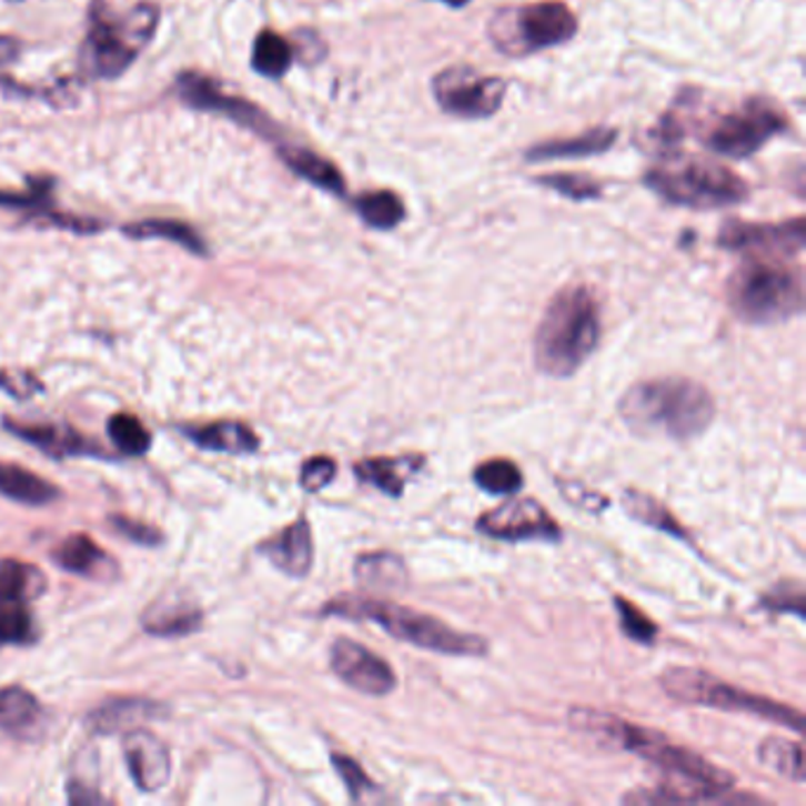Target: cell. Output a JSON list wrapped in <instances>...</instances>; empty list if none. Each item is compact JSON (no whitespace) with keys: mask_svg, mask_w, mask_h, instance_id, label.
<instances>
[{"mask_svg":"<svg viewBox=\"0 0 806 806\" xmlns=\"http://www.w3.org/2000/svg\"><path fill=\"white\" fill-rule=\"evenodd\" d=\"M54 178L39 175L29 178V190L27 192H12V190H0V209H8L14 213H24L27 218L36 220V223H43V218L58 209L54 206Z\"/></svg>","mask_w":806,"mask_h":806,"instance_id":"32","label":"cell"},{"mask_svg":"<svg viewBox=\"0 0 806 806\" xmlns=\"http://www.w3.org/2000/svg\"><path fill=\"white\" fill-rule=\"evenodd\" d=\"M353 206L362 223L374 230H395L407 218L405 201L391 190L364 192L353 199Z\"/></svg>","mask_w":806,"mask_h":806,"instance_id":"30","label":"cell"},{"mask_svg":"<svg viewBox=\"0 0 806 806\" xmlns=\"http://www.w3.org/2000/svg\"><path fill=\"white\" fill-rule=\"evenodd\" d=\"M123 234L131 240H167L194 255H209L206 240L192 225L173 218H144L138 223L123 225Z\"/></svg>","mask_w":806,"mask_h":806,"instance_id":"25","label":"cell"},{"mask_svg":"<svg viewBox=\"0 0 806 806\" xmlns=\"http://www.w3.org/2000/svg\"><path fill=\"white\" fill-rule=\"evenodd\" d=\"M617 142L615 128L596 125L590 131L580 133L571 140H548L533 144L525 152V161L537 163V161H556V159H584V157H596L608 152L611 147Z\"/></svg>","mask_w":806,"mask_h":806,"instance_id":"20","label":"cell"},{"mask_svg":"<svg viewBox=\"0 0 806 806\" xmlns=\"http://www.w3.org/2000/svg\"><path fill=\"white\" fill-rule=\"evenodd\" d=\"M6 426L14 435L29 440V443H33L36 447L52 454V456L100 454V445H95L93 440L77 435L69 429H60V426H22V424H14V421H6Z\"/></svg>","mask_w":806,"mask_h":806,"instance_id":"28","label":"cell"},{"mask_svg":"<svg viewBox=\"0 0 806 806\" xmlns=\"http://www.w3.org/2000/svg\"><path fill=\"white\" fill-rule=\"evenodd\" d=\"M617 412L638 435L691 440L707 431L717 414V402L698 381L663 376L634 383L622 395Z\"/></svg>","mask_w":806,"mask_h":806,"instance_id":"2","label":"cell"},{"mask_svg":"<svg viewBox=\"0 0 806 806\" xmlns=\"http://www.w3.org/2000/svg\"><path fill=\"white\" fill-rule=\"evenodd\" d=\"M355 575L360 582L372 584V586H402L405 584V565L402 561L389 552H376V554H364L355 563Z\"/></svg>","mask_w":806,"mask_h":806,"instance_id":"36","label":"cell"},{"mask_svg":"<svg viewBox=\"0 0 806 806\" xmlns=\"http://www.w3.org/2000/svg\"><path fill=\"white\" fill-rule=\"evenodd\" d=\"M278 154L291 173H296L299 178L310 182V185H315L336 197L345 194V190H347L345 178L334 161H329L326 157H322L313 150H305V147H296V144L280 147Z\"/></svg>","mask_w":806,"mask_h":806,"instance_id":"21","label":"cell"},{"mask_svg":"<svg viewBox=\"0 0 806 806\" xmlns=\"http://www.w3.org/2000/svg\"><path fill=\"white\" fill-rule=\"evenodd\" d=\"M659 686L672 701L686 705L717 707L726 712L753 714V717L774 722L778 726L790 728L795 733H804V714L790 705L764 698V695L743 691L733 684H726L717 676L695 669V667H669L659 676Z\"/></svg>","mask_w":806,"mask_h":806,"instance_id":"8","label":"cell"},{"mask_svg":"<svg viewBox=\"0 0 806 806\" xmlns=\"http://www.w3.org/2000/svg\"><path fill=\"white\" fill-rule=\"evenodd\" d=\"M10 3H22V0H10Z\"/></svg>","mask_w":806,"mask_h":806,"instance_id":"48","label":"cell"},{"mask_svg":"<svg viewBox=\"0 0 806 806\" xmlns=\"http://www.w3.org/2000/svg\"><path fill=\"white\" fill-rule=\"evenodd\" d=\"M43 707L36 695L22 686L0 688V731L17 738H27L41 726Z\"/></svg>","mask_w":806,"mask_h":806,"instance_id":"26","label":"cell"},{"mask_svg":"<svg viewBox=\"0 0 806 806\" xmlns=\"http://www.w3.org/2000/svg\"><path fill=\"white\" fill-rule=\"evenodd\" d=\"M475 530L485 537L502 542H558L563 535L552 513L533 497L508 500L502 506L483 513L475 523Z\"/></svg>","mask_w":806,"mask_h":806,"instance_id":"14","label":"cell"},{"mask_svg":"<svg viewBox=\"0 0 806 806\" xmlns=\"http://www.w3.org/2000/svg\"><path fill=\"white\" fill-rule=\"evenodd\" d=\"M261 552L289 577H305L310 573V567H313V556H315L313 530H310V523L305 518L291 523L289 527L282 530V533L268 540L261 546Z\"/></svg>","mask_w":806,"mask_h":806,"instance_id":"17","label":"cell"},{"mask_svg":"<svg viewBox=\"0 0 806 806\" xmlns=\"http://www.w3.org/2000/svg\"><path fill=\"white\" fill-rule=\"evenodd\" d=\"M646 188L674 206L726 209L743 204L749 197L747 182L717 161L665 154L644 175Z\"/></svg>","mask_w":806,"mask_h":806,"instance_id":"7","label":"cell"},{"mask_svg":"<svg viewBox=\"0 0 806 806\" xmlns=\"http://www.w3.org/2000/svg\"><path fill=\"white\" fill-rule=\"evenodd\" d=\"M695 107H698V98H693V90H688V93L676 98L672 102V107L663 114V119H659L657 128L653 131V138L663 147L679 144L691 131V121L695 117Z\"/></svg>","mask_w":806,"mask_h":806,"instance_id":"35","label":"cell"},{"mask_svg":"<svg viewBox=\"0 0 806 806\" xmlns=\"http://www.w3.org/2000/svg\"><path fill=\"white\" fill-rule=\"evenodd\" d=\"M601 339V308L586 284H571L548 301L535 332L537 372L565 379L592 357Z\"/></svg>","mask_w":806,"mask_h":806,"instance_id":"4","label":"cell"},{"mask_svg":"<svg viewBox=\"0 0 806 806\" xmlns=\"http://www.w3.org/2000/svg\"><path fill=\"white\" fill-rule=\"evenodd\" d=\"M580 31L575 12L558 3H530L521 8H502L492 14L487 36L492 46L508 58H527L548 48L565 46Z\"/></svg>","mask_w":806,"mask_h":806,"instance_id":"9","label":"cell"},{"mask_svg":"<svg viewBox=\"0 0 806 806\" xmlns=\"http://www.w3.org/2000/svg\"><path fill=\"white\" fill-rule=\"evenodd\" d=\"M293 60H296V52H293V43L286 41L282 33L263 29L253 41L251 50V67L259 71L265 79H282L284 73L291 69Z\"/></svg>","mask_w":806,"mask_h":806,"instance_id":"29","label":"cell"},{"mask_svg":"<svg viewBox=\"0 0 806 806\" xmlns=\"http://www.w3.org/2000/svg\"><path fill=\"white\" fill-rule=\"evenodd\" d=\"M0 389L12 397H31L43 391V383L29 372H0Z\"/></svg>","mask_w":806,"mask_h":806,"instance_id":"45","label":"cell"},{"mask_svg":"<svg viewBox=\"0 0 806 806\" xmlns=\"http://www.w3.org/2000/svg\"><path fill=\"white\" fill-rule=\"evenodd\" d=\"M22 52V43L14 36H0V67L12 64Z\"/></svg>","mask_w":806,"mask_h":806,"instance_id":"46","label":"cell"},{"mask_svg":"<svg viewBox=\"0 0 806 806\" xmlns=\"http://www.w3.org/2000/svg\"><path fill=\"white\" fill-rule=\"evenodd\" d=\"M322 613L336 615L343 619L374 622V625H379L383 632H389L393 638L433 653L481 657L490 651L487 641L481 638L478 634L460 632L433 615L400 606V603L393 601H381L370 596H339L329 601Z\"/></svg>","mask_w":806,"mask_h":806,"instance_id":"5","label":"cell"},{"mask_svg":"<svg viewBox=\"0 0 806 806\" xmlns=\"http://www.w3.org/2000/svg\"><path fill=\"white\" fill-rule=\"evenodd\" d=\"M759 762L785 778L804 783V753L799 743L768 736L759 745Z\"/></svg>","mask_w":806,"mask_h":806,"instance_id":"34","label":"cell"},{"mask_svg":"<svg viewBox=\"0 0 806 806\" xmlns=\"http://www.w3.org/2000/svg\"><path fill=\"white\" fill-rule=\"evenodd\" d=\"M54 563L64 567L67 573L85 575V577H109L114 575V561L109 558L102 548L88 535H69L52 552Z\"/></svg>","mask_w":806,"mask_h":806,"instance_id":"23","label":"cell"},{"mask_svg":"<svg viewBox=\"0 0 806 806\" xmlns=\"http://www.w3.org/2000/svg\"><path fill=\"white\" fill-rule=\"evenodd\" d=\"M334 475H336V462L332 460V456L320 454L303 464L301 485L305 492H320L334 481Z\"/></svg>","mask_w":806,"mask_h":806,"instance_id":"43","label":"cell"},{"mask_svg":"<svg viewBox=\"0 0 806 806\" xmlns=\"http://www.w3.org/2000/svg\"><path fill=\"white\" fill-rule=\"evenodd\" d=\"M719 246L745 255H768V259H795L804 251V218L783 223H745L726 220L719 230Z\"/></svg>","mask_w":806,"mask_h":806,"instance_id":"13","label":"cell"},{"mask_svg":"<svg viewBox=\"0 0 806 806\" xmlns=\"http://www.w3.org/2000/svg\"><path fill=\"white\" fill-rule=\"evenodd\" d=\"M431 90L437 107L450 117L490 119L504 104L506 81L469 64H454L435 73Z\"/></svg>","mask_w":806,"mask_h":806,"instance_id":"11","label":"cell"},{"mask_svg":"<svg viewBox=\"0 0 806 806\" xmlns=\"http://www.w3.org/2000/svg\"><path fill=\"white\" fill-rule=\"evenodd\" d=\"M114 525V530H119V533L123 537H128L135 544H147V546H157L161 544L163 535L159 533L157 527L147 525V523H140V521H133V518H125V516H112L109 518Z\"/></svg>","mask_w":806,"mask_h":806,"instance_id":"44","label":"cell"},{"mask_svg":"<svg viewBox=\"0 0 806 806\" xmlns=\"http://www.w3.org/2000/svg\"><path fill=\"white\" fill-rule=\"evenodd\" d=\"M535 182L537 185L552 190L561 197L573 199V201H590V199L601 197V182L590 175H580V173L540 175V178H535Z\"/></svg>","mask_w":806,"mask_h":806,"instance_id":"41","label":"cell"},{"mask_svg":"<svg viewBox=\"0 0 806 806\" xmlns=\"http://www.w3.org/2000/svg\"><path fill=\"white\" fill-rule=\"evenodd\" d=\"M567 722L575 731L586 733V736H594L663 768L667 780L663 787H657V793L629 795L625 802H709L719 799L736 785V778L724 772L722 766L669 740L659 731L586 707H573Z\"/></svg>","mask_w":806,"mask_h":806,"instance_id":"1","label":"cell"},{"mask_svg":"<svg viewBox=\"0 0 806 806\" xmlns=\"http://www.w3.org/2000/svg\"><path fill=\"white\" fill-rule=\"evenodd\" d=\"M329 665L345 686L364 695H374V698H383L397 686V676L386 659L351 638L334 641L332 651H329Z\"/></svg>","mask_w":806,"mask_h":806,"instance_id":"15","label":"cell"},{"mask_svg":"<svg viewBox=\"0 0 806 806\" xmlns=\"http://www.w3.org/2000/svg\"><path fill=\"white\" fill-rule=\"evenodd\" d=\"M728 305L747 324H778L802 315L804 280L787 259L747 255L728 280Z\"/></svg>","mask_w":806,"mask_h":806,"instance_id":"6","label":"cell"},{"mask_svg":"<svg viewBox=\"0 0 806 806\" xmlns=\"http://www.w3.org/2000/svg\"><path fill=\"white\" fill-rule=\"evenodd\" d=\"M424 454H397V456H370L353 466L357 481L372 485L389 497H402L412 475L424 469Z\"/></svg>","mask_w":806,"mask_h":806,"instance_id":"18","label":"cell"},{"mask_svg":"<svg viewBox=\"0 0 806 806\" xmlns=\"http://www.w3.org/2000/svg\"><path fill=\"white\" fill-rule=\"evenodd\" d=\"M167 717V707L147 698H109L88 714V728L93 733H117L131 731L152 719Z\"/></svg>","mask_w":806,"mask_h":806,"instance_id":"19","label":"cell"},{"mask_svg":"<svg viewBox=\"0 0 806 806\" xmlns=\"http://www.w3.org/2000/svg\"><path fill=\"white\" fill-rule=\"evenodd\" d=\"M790 128L783 109L768 98H747L731 109L705 133L703 142L709 152L728 159H747L762 147Z\"/></svg>","mask_w":806,"mask_h":806,"instance_id":"10","label":"cell"},{"mask_svg":"<svg viewBox=\"0 0 806 806\" xmlns=\"http://www.w3.org/2000/svg\"><path fill=\"white\" fill-rule=\"evenodd\" d=\"M107 433L119 452L131 456L144 454L152 445V433L133 414H114L107 421Z\"/></svg>","mask_w":806,"mask_h":806,"instance_id":"39","label":"cell"},{"mask_svg":"<svg viewBox=\"0 0 806 806\" xmlns=\"http://www.w3.org/2000/svg\"><path fill=\"white\" fill-rule=\"evenodd\" d=\"M123 759L142 793H159L171 778V753L157 733L131 728L123 733Z\"/></svg>","mask_w":806,"mask_h":806,"instance_id":"16","label":"cell"},{"mask_svg":"<svg viewBox=\"0 0 806 806\" xmlns=\"http://www.w3.org/2000/svg\"><path fill=\"white\" fill-rule=\"evenodd\" d=\"M622 506H625V511L634 521H641L644 525H651L659 530V533H667L672 537L688 540V533L682 521L676 518L663 502L651 497V494L641 490H625V494H622Z\"/></svg>","mask_w":806,"mask_h":806,"instance_id":"31","label":"cell"},{"mask_svg":"<svg viewBox=\"0 0 806 806\" xmlns=\"http://www.w3.org/2000/svg\"><path fill=\"white\" fill-rule=\"evenodd\" d=\"M159 20L154 0H90L83 71L93 79H119L150 46Z\"/></svg>","mask_w":806,"mask_h":806,"instance_id":"3","label":"cell"},{"mask_svg":"<svg viewBox=\"0 0 806 806\" xmlns=\"http://www.w3.org/2000/svg\"><path fill=\"white\" fill-rule=\"evenodd\" d=\"M33 619L27 601L0 594V644H29Z\"/></svg>","mask_w":806,"mask_h":806,"instance_id":"38","label":"cell"},{"mask_svg":"<svg viewBox=\"0 0 806 806\" xmlns=\"http://www.w3.org/2000/svg\"><path fill=\"white\" fill-rule=\"evenodd\" d=\"M175 95L182 104L197 109V112L220 114V117L234 121L236 125L249 128V131H253L261 138L272 140L280 135V125L274 123L270 119V114L263 112L259 104H253L240 95L225 93L220 81H215L213 77H206V73H199V71L178 73Z\"/></svg>","mask_w":806,"mask_h":806,"instance_id":"12","label":"cell"},{"mask_svg":"<svg viewBox=\"0 0 806 806\" xmlns=\"http://www.w3.org/2000/svg\"><path fill=\"white\" fill-rule=\"evenodd\" d=\"M201 450L228 452V454H251L259 450L261 440L242 421H213L206 426L185 431Z\"/></svg>","mask_w":806,"mask_h":806,"instance_id":"24","label":"cell"},{"mask_svg":"<svg viewBox=\"0 0 806 806\" xmlns=\"http://www.w3.org/2000/svg\"><path fill=\"white\" fill-rule=\"evenodd\" d=\"M440 3H445L450 8H466L471 0H440Z\"/></svg>","mask_w":806,"mask_h":806,"instance_id":"47","label":"cell"},{"mask_svg":"<svg viewBox=\"0 0 806 806\" xmlns=\"http://www.w3.org/2000/svg\"><path fill=\"white\" fill-rule=\"evenodd\" d=\"M201 619H204V613H201L192 601L169 598L152 603V608L142 617V627L152 636H163V638L188 636L201 627Z\"/></svg>","mask_w":806,"mask_h":806,"instance_id":"22","label":"cell"},{"mask_svg":"<svg viewBox=\"0 0 806 806\" xmlns=\"http://www.w3.org/2000/svg\"><path fill=\"white\" fill-rule=\"evenodd\" d=\"M613 606H615L617 617H619L622 634H625L632 641H636V644H644V646L655 644L659 629L644 611H641L638 606H634V603L629 598H625V596H613Z\"/></svg>","mask_w":806,"mask_h":806,"instance_id":"40","label":"cell"},{"mask_svg":"<svg viewBox=\"0 0 806 806\" xmlns=\"http://www.w3.org/2000/svg\"><path fill=\"white\" fill-rule=\"evenodd\" d=\"M473 481L490 494H513L523 487V471L511 460H487L473 471Z\"/></svg>","mask_w":806,"mask_h":806,"instance_id":"37","label":"cell"},{"mask_svg":"<svg viewBox=\"0 0 806 806\" xmlns=\"http://www.w3.org/2000/svg\"><path fill=\"white\" fill-rule=\"evenodd\" d=\"M332 764L336 766V772H339L341 780L345 783L347 793H351V797L355 802H362L366 797H372L379 790V787L374 785V780L362 772V766L355 759L345 757V755H332Z\"/></svg>","mask_w":806,"mask_h":806,"instance_id":"42","label":"cell"},{"mask_svg":"<svg viewBox=\"0 0 806 806\" xmlns=\"http://www.w3.org/2000/svg\"><path fill=\"white\" fill-rule=\"evenodd\" d=\"M0 494L27 506H43L60 497V490L33 471L0 462Z\"/></svg>","mask_w":806,"mask_h":806,"instance_id":"27","label":"cell"},{"mask_svg":"<svg viewBox=\"0 0 806 806\" xmlns=\"http://www.w3.org/2000/svg\"><path fill=\"white\" fill-rule=\"evenodd\" d=\"M43 592L46 575L39 567L14 558L0 561V594L29 603L31 598H39Z\"/></svg>","mask_w":806,"mask_h":806,"instance_id":"33","label":"cell"}]
</instances>
